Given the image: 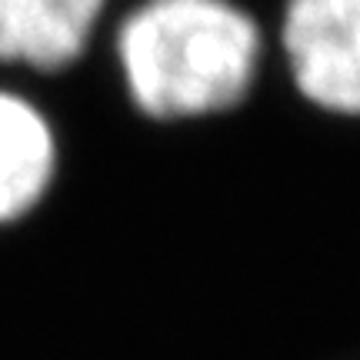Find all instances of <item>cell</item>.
I'll return each instance as SVG.
<instances>
[{"mask_svg":"<svg viewBox=\"0 0 360 360\" xmlns=\"http://www.w3.org/2000/svg\"><path fill=\"white\" fill-rule=\"evenodd\" d=\"M130 94L150 117H200L240 103L260 30L231 0H147L120 27Z\"/></svg>","mask_w":360,"mask_h":360,"instance_id":"6da1fadb","label":"cell"},{"mask_svg":"<svg viewBox=\"0 0 360 360\" xmlns=\"http://www.w3.org/2000/svg\"><path fill=\"white\" fill-rule=\"evenodd\" d=\"M281 44L310 103L360 117V0H290Z\"/></svg>","mask_w":360,"mask_h":360,"instance_id":"7a4b0ae2","label":"cell"},{"mask_svg":"<svg viewBox=\"0 0 360 360\" xmlns=\"http://www.w3.org/2000/svg\"><path fill=\"white\" fill-rule=\"evenodd\" d=\"M53 174V137L20 97L0 94V220L24 214Z\"/></svg>","mask_w":360,"mask_h":360,"instance_id":"277c9868","label":"cell"},{"mask_svg":"<svg viewBox=\"0 0 360 360\" xmlns=\"http://www.w3.org/2000/svg\"><path fill=\"white\" fill-rule=\"evenodd\" d=\"M103 0H0V60L70 64L90 37Z\"/></svg>","mask_w":360,"mask_h":360,"instance_id":"3957f363","label":"cell"}]
</instances>
